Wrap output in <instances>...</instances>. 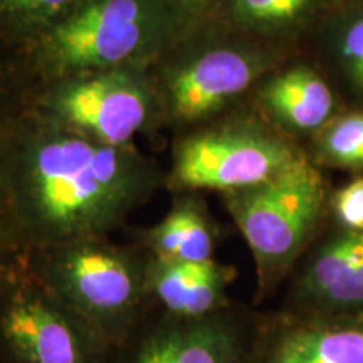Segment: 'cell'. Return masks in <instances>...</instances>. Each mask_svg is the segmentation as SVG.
<instances>
[{"label": "cell", "instance_id": "obj_1", "mask_svg": "<svg viewBox=\"0 0 363 363\" xmlns=\"http://www.w3.org/2000/svg\"><path fill=\"white\" fill-rule=\"evenodd\" d=\"M165 184L135 145L115 147L49 123L30 104L0 135V212L19 264L33 254L110 238Z\"/></svg>", "mask_w": 363, "mask_h": 363}, {"label": "cell", "instance_id": "obj_2", "mask_svg": "<svg viewBox=\"0 0 363 363\" xmlns=\"http://www.w3.org/2000/svg\"><path fill=\"white\" fill-rule=\"evenodd\" d=\"M192 26L170 0H79L26 51L44 83L118 67L152 69Z\"/></svg>", "mask_w": 363, "mask_h": 363}, {"label": "cell", "instance_id": "obj_3", "mask_svg": "<svg viewBox=\"0 0 363 363\" xmlns=\"http://www.w3.org/2000/svg\"><path fill=\"white\" fill-rule=\"evenodd\" d=\"M208 22L190 27L152 67L163 123L184 133L229 111L281 59V45Z\"/></svg>", "mask_w": 363, "mask_h": 363}, {"label": "cell", "instance_id": "obj_4", "mask_svg": "<svg viewBox=\"0 0 363 363\" xmlns=\"http://www.w3.org/2000/svg\"><path fill=\"white\" fill-rule=\"evenodd\" d=\"M24 264L111 350L157 308L148 289V252L135 242L84 239L33 254Z\"/></svg>", "mask_w": 363, "mask_h": 363}, {"label": "cell", "instance_id": "obj_5", "mask_svg": "<svg viewBox=\"0 0 363 363\" xmlns=\"http://www.w3.org/2000/svg\"><path fill=\"white\" fill-rule=\"evenodd\" d=\"M222 203L251 251L261 305L291 278L321 235L330 212L325 179L306 155L264 184L222 194Z\"/></svg>", "mask_w": 363, "mask_h": 363}, {"label": "cell", "instance_id": "obj_6", "mask_svg": "<svg viewBox=\"0 0 363 363\" xmlns=\"http://www.w3.org/2000/svg\"><path fill=\"white\" fill-rule=\"evenodd\" d=\"M306 153L261 115L216 118L177 140L165 184L172 192L229 194L283 174Z\"/></svg>", "mask_w": 363, "mask_h": 363}, {"label": "cell", "instance_id": "obj_7", "mask_svg": "<svg viewBox=\"0 0 363 363\" xmlns=\"http://www.w3.org/2000/svg\"><path fill=\"white\" fill-rule=\"evenodd\" d=\"M30 108L49 123L115 147L135 145L136 136L163 125L148 67H118L49 81Z\"/></svg>", "mask_w": 363, "mask_h": 363}, {"label": "cell", "instance_id": "obj_8", "mask_svg": "<svg viewBox=\"0 0 363 363\" xmlns=\"http://www.w3.org/2000/svg\"><path fill=\"white\" fill-rule=\"evenodd\" d=\"M0 348L9 363H106L111 348L26 264L0 274Z\"/></svg>", "mask_w": 363, "mask_h": 363}, {"label": "cell", "instance_id": "obj_9", "mask_svg": "<svg viewBox=\"0 0 363 363\" xmlns=\"http://www.w3.org/2000/svg\"><path fill=\"white\" fill-rule=\"evenodd\" d=\"M257 318L234 303L195 318L155 308L106 363H249Z\"/></svg>", "mask_w": 363, "mask_h": 363}, {"label": "cell", "instance_id": "obj_10", "mask_svg": "<svg viewBox=\"0 0 363 363\" xmlns=\"http://www.w3.org/2000/svg\"><path fill=\"white\" fill-rule=\"evenodd\" d=\"M283 310L363 320V230L320 235L293 271Z\"/></svg>", "mask_w": 363, "mask_h": 363}, {"label": "cell", "instance_id": "obj_11", "mask_svg": "<svg viewBox=\"0 0 363 363\" xmlns=\"http://www.w3.org/2000/svg\"><path fill=\"white\" fill-rule=\"evenodd\" d=\"M249 363H363V320L259 315Z\"/></svg>", "mask_w": 363, "mask_h": 363}, {"label": "cell", "instance_id": "obj_12", "mask_svg": "<svg viewBox=\"0 0 363 363\" xmlns=\"http://www.w3.org/2000/svg\"><path fill=\"white\" fill-rule=\"evenodd\" d=\"M259 115L291 138L316 136L338 115V98L316 67L296 62L272 69L256 86Z\"/></svg>", "mask_w": 363, "mask_h": 363}, {"label": "cell", "instance_id": "obj_13", "mask_svg": "<svg viewBox=\"0 0 363 363\" xmlns=\"http://www.w3.org/2000/svg\"><path fill=\"white\" fill-rule=\"evenodd\" d=\"M148 289L158 310L175 316H206L229 306L235 269L212 261H179L148 254Z\"/></svg>", "mask_w": 363, "mask_h": 363}, {"label": "cell", "instance_id": "obj_14", "mask_svg": "<svg viewBox=\"0 0 363 363\" xmlns=\"http://www.w3.org/2000/svg\"><path fill=\"white\" fill-rule=\"evenodd\" d=\"M217 242L219 229L199 192L177 194L165 217L135 235L150 256L194 262L214 259Z\"/></svg>", "mask_w": 363, "mask_h": 363}, {"label": "cell", "instance_id": "obj_15", "mask_svg": "<svg viewBox=\"0 0 363 363\" xmlns=\"http://www.w3.org/2000/svg\"><path fill=\"white\" fill-rule=\"evenodd\" d=\"M330 0H224L222 24L235 33L279 45L301 34Z\"/></svg>", "mask_w": 363, "mask_h": 363}, {"label": "cell", "instance_id": "obj_16", "mask_svg": "<svg viewBox=\"0 0 363 363\" xmlns=\"http://www.w3.org/2000/svg\"><path fill=\"white\" fill-rule=\"evenodd\" d=\"M321 43L340 83L363 99V9L331 11L325 17Z\"/></svg>", "mask_w": 363, "mask_h": 363}, {"label": "cell", "instance_id": "obj_17", "mask_svg": "<svg viewBox=\"0 0 363 363\" xmlns=\"http://www.w3.org/2000/svg\"><path fill=\"white\" fill-rule=\"evenodd\" d=\"M79 0H0V30L24 49L66 19Z\"/></svg>", "mask_w": 363, "mask_h": 363}, {"label": "cell", "instance_id": "obj_18", "mask_svg": "<svg viewBox=\"0 0 363 363\" xmlns=\"http://www.w3.org/2000/svg\"><path fill=\"white\" fill-rule=\"evenodd\" d=\"M313 142L316 165L363 170V110L338 113Z\"/></svg>", "mask_w": 363, "mask_h": 363}, {"label": "cell", "instance_id": "obj_19", "mask_svg": "<svg viewBox=\"0 0 363 363\" xmlns=\"http://www.w3.org/2000/svg\"><path fill=\"white\" fill-rule=\"evenodd\" d=\"M330 212L338 227L363 230V177H357L330 197Z\"/></svg>", "mask_w": 363, "mask_h": 363}, {"label": "cell", "instance_id": "obj_20", "mask_svg": "<svg viewBox=\"0 0 363 363\" xmlns=\"http://www.w3.org/2000/svg\"><path fill=\"white\" fill-rule=\"evenodd\" d=\"M19 106L21 103H17L16 99H13V91L11 81H9V72L6 71V65L0 61V135H2V130L7 123L9 116H11ZM13 266H17V261L7 244L6 233H4L2 212H0V274L6 272L7 269H11Z\"/></svg>", "mask_w": 363, "mask_h": 363}, {"label": "cell", "instance_id": "obj_21", "mask_svg": "<svg viewBox=\"0 0 363 363\" xmlns=\"http://www.w3.org/2000/svg\"><path fill=\"white\" fill-rule=\"evenodd\" d=\"M170 2L190 24H199L211 19L212 13L220 9L224 0H170Z\"/></svg>", "mask_w": 363, "mask_h": 363}, {"label": "cell", "instance_id": "obj_22", "mask_svg": "<svg viewBox=\"0 0 363 363\" xmlns=\"http://www.w3.org/2000/svg\"><path fill=\"white\" fill-rule=\"evenodd\" d=\"M347 9H363V0H330V12Z\"/></svg>", "mask_w": 363, "mask_h": 363}]
</instances>
